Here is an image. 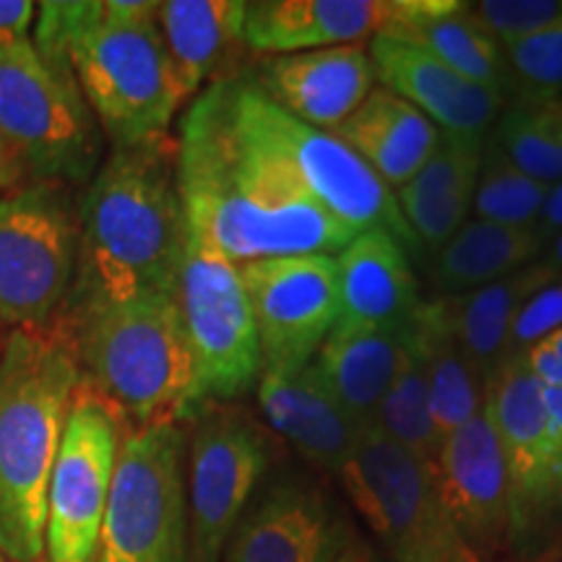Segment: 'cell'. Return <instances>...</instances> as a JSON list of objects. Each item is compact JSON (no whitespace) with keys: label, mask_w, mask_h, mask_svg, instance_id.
Here are the masks:
<instances>
[{"label":"cell","mask_w":562,"mask_h":562,"mask_svg":"<svg viewBox=\"0 0 562 562\" xmlns=\"http://www.w3.org/2000/svg\"><path fill=\"white\" fill-rule=\"evenodd\" d=\"M175 146L186 220L232 263L307 252L336 256L360 235L321 209L250 131L232 76L193 97Z\"/></svg>","instance_id":"obj_1"},{"label":"cell","mask_w":562,"mask_h":562,"mask_svg":"<svg viewBox=\"0 0 562 562\" xmlns=\"http://www.w3.org/2000/svg\"><path fill=\"white\" fill-rule=\"evenodd\" d=\"M188 220L178 146L167 136L112 146L79 203V269L66 307L178 294Z\"/></svg>","instance_id":"obj_2"},{"label":"cell","mask_w":562,"mask_h":562,"mask_svg":"<svg viewBox=\"0 0 562 562\" xmlns=\"http://www.w3.org/2000/svg\"><path fill=\"white\" fill-rule=\"evenodd\" d=\"M32 45L68 58L83 100L112 146L167 136L178 115V79L151 0H47Z\"/></svg>","instance_id":"obj_3"},{"label":"cell","mask_w":562,"mask_h":562,"mask_svg":"<svg viewBox=\"0 0 562 562\" xmlns=\"http://www.w3.org/2000/svg\"><path fill=\"white\" fill-rule=\"evenodd\" d=\"M81 370L58 331H11L0 349V552L45 560L47 484Z\"/></svg>","instance_id":"obj_4"},{"label":"cell","mask_w":562,"mask_h":562,"mask_svg":"<svg viewBox=\"0 0 562 562\" xmlns=\"http://www.w3.org/2000/svg\"><path fill=\"white\" fill-rule=\"evenodd\" d=\"M79 362L83 383L123 425H186L193 360L178 294H140L70 307L55 326Z\"/></svg>","instance_id":"obj_5"},{"label":"cell","mask_w":562,"mask_h":562,"mask_svg":"<svg viewBox=\"0 0 562 562\" xmlns=\"http://www.w3.org/2000/svg\"><path fill=\"white\" fill-rule=\"evenodd\" d=\"M0 133L30 180L76 188L102 165V131L70 60L40 55L30 37L0 45Z\"/></svg>","instance_id":"obj_6"},{"label":"cell","mask_w":562,"mask_h":562,"mask_svg":"<svg viewBox=\"0 0 562 562\" xmlns=\"http://www.w3.org/2000/svg\"><path fill=\"white\" fill-rule=\"evenodd\" d=\"M79 269L74 188L30 180L0 193V321L13 331H55Z\"/></svg>","instance_id":"obj_7"},{"label":"cell","mask_w":562,"mask_h":562,"mask_svg":"<svg viewBox=\"0 0 562 562\" xmlns=\"http://www.w3.org/2000/svg\"><path fill=\"white\" fill-rule=\"evenodd\" d=\"M94 562H188L186 427H128Z\"/></svg>","instance_id":"obj_8"},{"label":"cell","mask_w":562,"mask_h":562,"mask_svg":"<svg viewBox=\"0 0 562 562\" xmlns=\"http://www.w3.org/2000/svg\"><path fill=\"white\" fill-rule=\"evenodd\" d=\"M178 305L193 360L191 419L201 406L243 398L256 389L263 372L240 266L191 224L178 279Z\"/></svg>","instance_id":"obj_9"},{"label":"cell","mask_w":562,"mask_h":562,"mask_svg":"<svg viewBox=\"0 0 562 562\" xmlns=\"http://www.w3.org/2000/svg\"><path fill=\"white\" fill-rule=\"evenodd\" d=\"M389 562H480L456 529L435 469L368 430L339 472Z\"/></svg>","instance_id":"obj_10"},{"label":"cell","mask_w":562,"mask_h":562,"mask_svg":"<svg viewBox=\"0 0 562 562\" xmlns=\"http://www.w3.org/2000/svg\"><path fill=\"white\" fill-rule=\"evenodd\" d=\"M232 81L243 121L290 167L321 209L355 232L385 229L406 252L422 250L398 211L396 195L344 140L279 110L250 74H235Z\"/></svg>","instance_id":"obj_11"},{"label":"cell","mask_w":562,"mask_h":562,"mask_svg":"<svg viewBox=\"0 0 562 562\" xmlns=\"http://www.w3.org/2000/svg\"><path fill=\"white\" fill-rule=\"evenodd\" d=\"M487 412L501 440L510 501V552L547 554L562 533V469L542 383L524 357H510L487 385Z\"/></svg>","instance_id":"obj_12"},{"label":"cell","mask_w":562,"mask_h":562,"mask_svg":"<svg viewBox=\"0 0 562 562\" xmlns=\"http://www.w3.org/2000/svg\"><path fill=\"white\" fill-rule=\"evenodd\" d=\"M188 562H220L271 469V440L250 412L206 404L186 422Z\"/></svg>","instance_id":"obj_13"},{"label":"cell","mask_w":562,"mask_h":562,"mask_svg":"<svg viewBox=\"0 0 562 562\" xmlns=\"http://www.w3.org/2000/svg\"><path fill=\"white\" fill-rule=\"evenodd\" d=\"M123 419L87 383L76 389L45 508V562H94Z\"/></svg>","instance_id":"obj_14"},{"label":"cell","mask_w":562,"mask_h":562,"mask_svg":"<svg viewBox=\"0 0 562 562\" xmlns=\"http://www.w3.org/2000/svg\"><path fill=\"white\" fill-rule=\"evenodd\" d=\"M263 372H297L318 355L339 318L336 256L266 258L240 266Z\"/></svg>","instance_id":"obj_15"},{"label":"cell","mask_w":562,"mask_h":562,"mask_svg":"<svg viewBox=\"0 0 562 562\" xmlns=\"http://www.w3.org/2000/svg\"><path fill=\"white\" fill-rule=\"evenodd\" d=\"M351 544L349 518L318 480L281 474L261 484L220 562H336Z\"/></svg>","instance_id":"obj_16"},{"label":"cell","mask_w":562,"mask_h":562,"mask_svg":"<svg viewBox=\"0 0 562 562\" xmlns=\"http://www.w3.org/2000/svg\"><path fill=\"white\" fill-rule=\"evenodd\" d=\"M435 476L456 529L480 562L510 552L508 476L487 406L442 438Z\"/></svg>","instance_id":"obj_17"},{"label":"cell","mask_w":562,"mask_h":562,"mask_svg":"<svg viewBox=\"0 0 562 562\" xmlns=\"http://www.w3.org/2000/svg\"><path fill=\"white\" fill-rule=\"evenodd\" d=\"M375 81L409 102L440 133L487 138L505 108V97L463 79L453 68L409 42L375 34L368 45Z\"/></svg>","instance_id":"obj_18"},{"label":"cell","mask_w":562,"mask_h":562,"mask_svg":"<svg viewBox=\"0 0 562 562\" xmlns=\"http://www.w3.org/2000/svg\"><path fill=\"white\" fill-rule=\"evenodd\" d=\"M250 76L279 110L328 133L375 89V68L362 45L269 55Z\"/></svg>","instance_id":"obj_19"},{"label":"cell","mask_w":562,"mask_h":562,"mask_svg":"<svg viewBox=\"0 0 562 562\" xmlns=\"http://www.w3.org/2000/svg\"><path fill=\"white\" fill-rule=\"evenodd\" d=\"M339 318L331 331H391L406 328L419 307L417 273L409 252L385 229H364L341 252Z\"/></svg>","instance_id":"obj_20"},{"label":"cell","mask_w":562,"mask_h":562,"mask_svg":"<svg viewBox=\"0 0 562 562\" xmlns=\"http://www.w3.org/2000/svg\"><path fill=\"white\" fill-rule=\"evenodd\" d=\"M256 389L266 425L311 467L339 476L364 432L336 404L313 362L286 375L261 372Z\"/></svg>","instance_id":"obj_21"},{"label":"cell","mask_w":562,"mask_h":562,"mask_svg":"<svg viewBox=\"0 0 562 562\" xmlns=\"http://www.w3.org/2000/svg\"><path fill=\"white\" fill-rule=\"evenodd\" d=\"M389 0H256L245 9L250 53L292 55L360 45L383 30Z\"/></svg>","instance_id":"obj_22"},{"label":"cell","mask_w":562,"mask_h":562,"mask_svg":"<svg viewBox=\"0 0 562 562\" xmlns=\"http://www.w3.org/2000/svg\"><path fill=\"white\" fill-rule=\"evenodd\" d=\"M378 34L417 45L484 89L508 94L510 70L503 45L484 30L472 5L459 0H389V19Z\"/></svg>","instance_id":"obj_23"},{"label":"cell","mask_w":562,"mask_h":562,"mask_svg":"<svg viewBox=\"0 0 562 562\" xmlns=\"http://www.w3.org/2000/svg\"><path fill=\"white\" fill-rule=\"evenodd\" d=\"M245 0H165L157 24L170 55L182 100H193L211 83L229 79L245 47Z\"/></svg>","instance_id":"obj_24"},{"label":"cell","mask_w":562,"mask_h":562,"mask_svg":"<svg viewBox=\"0 0 562 562\" xmlns=\"http://www.w3.org/2000/svg\"><path fill=\"white\" fill-rule=\"evenodd\" d=\"M487 138L442 133L438 149L404 188L393 191L419 248L438 252L472 214L476 175Z\"/></svg>","instance_id":"obj_25"},{"label":"cell","mask_w":562,"mask_h":562,"mask_svg":"<svg viewBox=\"0 0 562 562\" xmlns=\"http://www.w3.org/2000/svg\"><path fill=\"white\" fill-rule=\"evenodd\" d=\"M391 191L409 182L438 149L442 133L393 91L375 87L360 108L331 131Z\"/></svg>","instance_id":"obj_26"},{"label":"cell","mask_w":562,"mask_h":562,"mask_svg":"<svg viewBox=\"0 0 562 562\" xmlns=\"http://www.w3.org/2000/svg\"><path fill=\"white\" fill-rule=\"evenodd\" d=\"M554 277H560V271L542 258L510 277L476 286L472 292L448 294V297L440 294L456 341L487 385L495 372L508 362L510 331L521 307Z\"/></svg>","instance_id":"obj_27"},{"label":"cell","mask_w":562,"mask_h":562,"mask_svg":"<svg viewBox=\"0 0 562 562\" xmlns=\"http://www.w3.org/2000/svg\"><path fill=\"white\" fill-rule=\"evenodd\" d=\"M406 328L331 331L315 355L313 368L318 370L323 385L362 432L372 430L375 414L391 389L406 347Z\"/></svg>","instance_id":"obj_28"},{"label":"cell","mask_w":562,"mask_h":562,"mask_svg":"<svg viewBox=\"0 0 562 562\" xmlns=\"http://www.w3.org/2000/svg\"><path fill=\"white\" fill-rule=\"evenodd\" d=\"M409 344L417 351L430 385L432 417L442 438L467 425L487 406V383L463 355L440 297L422 300L409 323Z\"/></svg>","instance_id":"obj_29"},{"label":"cell","mask_w":562,"mask_h":562,"mask_svg":"<svg viewBox=\"0 0 562 562\" xmlns=\"http://www.w3.org/2000/svg\"><path fill=\"white\" fill-rule=\"evenodd\" d=\"M542 258L544 245L533 227L467 220L451 240L435 252L432 284L446 297L463 294L510 277Z\"/></svg>","instance_id":"obj_30"},{"label":"cell","mask_w":562,"mask_h":562,"mask_svg":"<svg viewBox=\"0 0 562 562\" xmlns=\"http://www.w3.org/2000/svg\"><path fill=\"white\" fill-rule=\"evenodd\" d=\"M490 136L529 178L547 188L562 180V97H516Z\"/></svg>","instance_id":"obj_31"},{"label":"cell","mask_w":562,"mask_h":562,"mask_svg":"<svg viewBox=\"0 0 562 562\" xmlns=\"http://www.w3.org/2000/svg\"><path fill=\"white\" fill-rule=\"evenodd\" d=\"M372 430L383 435L385 440L402 446L404 451H409L412 456H417V459L430 463L435 469V461H438L442 446V435L432 417V398L425 368H422L417 351L409 344V328H406V347L402 362H398L391 389L385 393L381 409L375 414Z\"/></svg>","instance_id":"obj_32"},{"label":"cell","mask_w":562,"mask_h":562,"mask_svg":"<svg viewBox=\"0 0 562 562\" xmlns=\"http://www.w3.org/2000/svg\"><path fill=\"white\" fill-rule=\"evenodd\" d=\"M544 195L547 186L518 170L495 140L490 138L484 144L472 199L474 220L505 224V227H533Z\"/></svg>","instance_id":"obj_33"},{"label":"cell","mask_w":562,"mask_h":562,"mask_svg":"<svg viewBox=\"0 0 562 562\" xmlns=\"http://www.w3.org/2000/svg\"><path fill=\"white\" fill-rule=\"evenodd\" d=\"M503 53L510 70V89H516L518 97H562V24L508 42Z\"/></svg>","instance_id":"obj_34"},{"label":"cell","mask_w":562,"mask_h":562,"mask_svg":"<svg viewBox=\"0 0 562 562\" xmlns=\"http://www.w3.org/2000/svg\"><path fill=\"white\" fill-rule=\"evenodd\" d=\"M469 5L501 45L562 24V0H480Z\"/></svg>","instance_id":"obj_35"},{"label":"cell","mask_w":562,"mask_h":562,"mask_svg":"<svg viewBox=\"0 0 562 562\" xmlns=\"http://www.w3.org/2000/svg\"><path fill=\"white\" fill-rule=\"evenodd\" d=\"M558 331H562V273L539 292H533L521 307L516 323H513L508 360L510 357H524L531 347H537L539 341Z\"/></svg>","instance_id":"obj_36"},{"label":"cell","mask_w":562,"mask_h":562,"mask_svg":"<svg viewBox=\"0 0 562 562\" xmlns=\"http://www.w3.org/2000/svg\"><path fill=\"white\" fill-rule=\"evenodd\" d=\"M526 364H529L531 375L537 378L544 389H560L562 391V331L547 336L537 347H531L524 355Z\"/></svg>","instance_id":"obj_37"},{"label":"cell","mask_w":562,"mask_h":562,"mask_svg":"<svg viewBox=\"0 0 562 562\" xmlns=\"http://www.w3.org/2000/svg\"><path fill=\"white\" fill-rule=\"evenodd\" d=\"M37 16L32 0H0V45L30 37V26Z\"/></svg>","instance_id":"obj_38"},{"label":"cell","mask_w":562,"mask_h":562,"mask_svg":"<svg viewBox=\"0 0 562 562\" xmlns=\"http://www.w3.org/2000/svg\"><path fill=\"white\" fill-rule=\"evenodd\" d=\"M533 229H537L544 250H547V245L554 240V237L562 235V180H558L554 186L547 188L542 211H539L537 222H533Z\"/></svg>","instance_id":"obj_39"},{"label":"cell","mask_w":562,"mask_h":562,"mask_svg":"<svg viewBox=\"0 0 562 562\" xmlns=\"http://www.w3.org/2000/svg\"><path fill=\"white\" fill-rule=\"evenodd\" d=\"M24 182H30L24 161H21L16 149L0 133V193L13 191V188L24 186Z\"/></svg>","instance_id":"obj_40"},{"label":"cell","mask_w":562,"mask_h":562,"mask_svg":"<svg viewBox=\"0 0 562 562\" xmlns=\"http://www.w3.org/2000/svg\"><path fill=\"white\" fill-rule=\"evenodd\" d=\"M542 398L547 406V417H550L554 446H558L560 456V469H562V391L560 389H544L542 385Z\"/></svg>","instance_id":"obj_41"},{"label":"cell","mask_w":562,"mask_h":562,"mask_svg":"<svg viewBox=\"0 0 562 562\" xmlns=\"http://www.w3.org/2000/svg\"><path fill=\"white\" fill-rule=\"evenodd\" d=\"M336 562H383V560H378V554H372L364 544H351Z\"/></svg>","instance_id":"obj_42"},{"label":"cell","mask_w":562,"mask_h":562,"mask_svg":"<svg viewBox=\"0 0 562 562\" xmlns=\"http://www.w3.org/2000/svg\"><path fill=\"white\" fill-rule=\"evenodd\" d=\"M547 256H544V261L552 266V269H558L560 273H562V235H558L554 237V240L547 245Z\"/></svg>","instance_id":"obj_43"},{"label":"cell","mask_w":562,"mask_h":562,"mask_svg":"<svg viewBox=\"0 0 562 562\" xmlns=\"http://www.w3.org/2000/svg\"><path fill=\"white\" fill-rule=\"evenodd\" d=\"M0 562H13V560H9L3 552H0Z\"/></svg>","instance_id":"obj_44"},{"label":"cell","mask_w":562,"mask_h":562,"mask_svg":"<svg viewBox=\"0 0 562 562\" xmlns=\"http://www.w3.org/2000/svg\"><path fill=\"white\" fill-rule=\"evenodd\" d=\"M0 349H3V344H0Z\"/></svg>","instance_id":"obj_45"}]
</instances>
